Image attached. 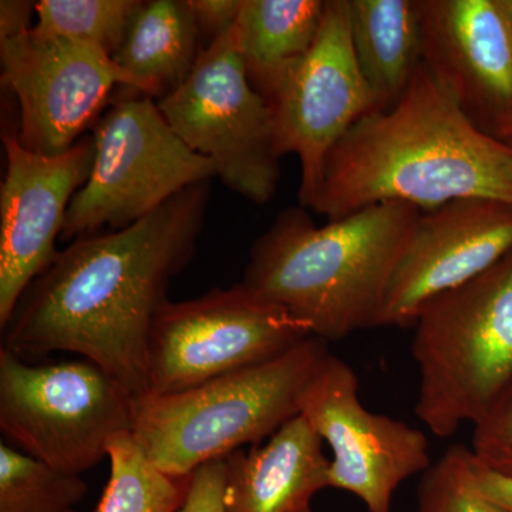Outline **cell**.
I'll return each instance as SVG.
<instances>
[{"instance_id":"7c38bea8","label":"cell","mask_w":512,"mask_h":512,"mask_svg":"<svg viewBox=\"0 0 512 512\" xmlns=\"http://www.w3.org/2000/svg\"><path fill=\"white\" fill-rule=\"evenodd\" d=\"M279 156L301 163L299 202L311 208L326 160L353 124L377 110L357 66L348 0H326L318 37L268 99Z\"/></svg>"},{"instance_id":"2e32d148","label":"cell","mask_w":512,"mask_h":512,"mask_svg":"<svg viewBox=\"0 0 512 512\" xmlns=\"http://www.w3.org/2000/svg\"><path fill=\"white\" fill-rule=\"evenodd\" d=\"M227 461V512H298L328 488L323 440L302 414L264 446L235 451Z\"/></svg>"},{"instance_id":"d4e9b609","label":"cell","mask_w":512,"mask_h":512,"mask_svg":"<svg viewBox=\"0 0 512 512\" xmlns=\"http://www.w3.org/2000/svg\"><path fill=\"white\" fill-rule=\"evenodd\" d=\"M227 461H210L191 474L190 488L178 512H227Z\"/></svg>"},{"instance_id":"8992f818","label":"cell","mask_w":512,"mask_h":512,"mask_svg":"<svg viewBox=\"0 0 512 512\" xmlns=\"http://www.w3.org/2000/svg\"><path fill=\"white\" fill-rule=\"evenodd\" d=\"M89 180L70 202L60 238L136 224L192 185L217 177L214 164L174 133L157 101L131 90L93 126Z\"/></svg>"},{"instance_id":"52a82bcc","label":"cell","mask_w":512,"mask_h":512,"mask_svg":"<svg viewBox=\"0 0 512 512\" xmlns=\"http://www.w3.org/2000/svg\"><path fill=\"white\" fill-rule=\"evenodd\" d=\"M134 396L89 360L32 365L0 349V431L13 447L63 473L109 457L131 433Z\"/></svg>"},{"instance_id":"f1b7e54d","label":"cell","mask_w":512,"mask_h":512,"mask_svg":"<svg viewBox=\"0 0 512 512\" xmlns=\"http://www.w3.org/2000/svg\"><path fill=\"white\" fill-rule=\"evenodd\" d=\"M498 2H500L501 9L504 10L512 28V0H498Z\"/></svg>"},{"instance_id":"f546056e","label":"cell","mask_w":512,"mask_h":512,"mask_svg":"<svg viewBox=\"0 0 512 512\" xmlns=\"http://www.w3.org/2000/svg\"><path fill=\"white\" fill-rule=\"evenodd\" d=\"M298 512H315V511L312 510V507H309V508H305V510H301Z\"/></svg>"},{"instance_id":"cb8c5ba5","label":"cell","mask_w":512,"mask_h":512,"mask_svg":"<svg viewBox=\"0 0 512 512\" xmlns=\"http://www.w3.org/2000/svg\"><path fill=\"white\" fill-rule=\"evenodd\" d=\"M471 451L485 467L512 477V387L474 424Z\"/></svg>"},{"instance_id":"4316f807","label":"cell","mask_w":512,"mask_h":512,"mask_svg":"<svg viewBox=\"0 0 512 512\" xmlns=\"http://www.w3.org/2000/svg\"><path fill=\"white\" fill-rule=\"evenodd\" d=\"M476 477L481 493L501 510L512 512V477L485 467L476 458Z\"/></svg>"},{"instance_id":"7a4b0ae2","label":"cell","mask_w":512,"mask_h":512,"mask_svg":"<svg viewBox=\"0 0 512 512\" xmlns=\"http://www.w3.org/2000/svg\"><path fill=\"white\" fill-rule=\"evenodd\" d=\"M463 198L512 205V146L474 126L423 60L402 99L336 144L311 208L338 221L386 202L430 211Z\"/></svg>"},{"instance_id":"e0dca14e","label":"cell","mask_w":512,"mask_h":512,"mask_svg":"<svg viewBox=\"0 0 512 512\" xmlns=\"http://www.w3.org/2000/svg\"><path fill=\"white\" fill-rule=\"evenodd\" d=\"M348 13L357 66L377 110L390 109L423 63L420 0H348Z\"/></svg>"},{"instance_id":"6da1fadb","label":"cell","mask_w":512,"mask_h":512,"mask_svg":"<svg viewBox=\"0 0 512 512\" xmlns=\"http://www.w3.org/2000/svg\"><path fill=\"white\" fill-rule=\"evenodd\" d=\"M210 183L181 191L153 214L60 251L3 329L2 348L20 359L82 356L134 397L148 393V346L171 279L197 249Z\"/></svg>"},{"instance_id":"d6986e66","label":"cell","mask_w":512,"mask_h":512,"mask_svg":"<svg viewBox=\"0 0 512 512\" xmlns=\"http://www.w3.org/2000/svg\"><path fill=\"white\" fill-rule=\"evenodd\" d=\"M326 0H242L235 35L249 80L266 100L318 37Z\"/></svg>"},{"instance_id":"7402d4cb","label":"cell","mask_w":512,"mask_h":512,"mask_svg":"<svg viewBox=\"0 0 512 512\" xmlns=\"http://www.w3.org/2000/svg\"><path fill=\"white\" fill-rule=\"evenodd\" d=\"M141 5L140 0H40L32 30L92 43L113 57Z\"/></svg>"},{"instance_id":"277c9868","label":"cell","mask_w":512,"mask_h":512,"mask_svg":"<svg viewBox=\"0 0 512 512\" xmlns=\"http://www.w3.org/2000/svg\"><path fill=\"white\" fill-rule=\"evenodd\" d=\"M328 353V342L311 336L276 359L184 392L134 397L131 434L158 470L191 476L299 416L302 394Z\"/></svg>"},{"instance_id":"ba28073f","label":"cell","mask_w":512,"mask_h":512,"mask_svg":"<svg viewBox=\"0 0 512 512\" xmlns=\"http://www.w3.org/2000/svg\"><path fill=\"white\" fill-rule=\"evenodd\" d=\"M181 140L229 190L258 205L278 190L281 156L268 100L252 86L234 29L202 49L188 79L157 100Z\"/></svg>"},{"instance_id":"ffe728a7","label":"cell","mask_w":512,"mask_h":512,"mask_svg":"<svg viewBox=\"0 0 512 512\" xmlns=\"http://www.w3.org/2000/svg\"><path fill=\"white\" fill-rule=\"evenodd\" d=\"M110 478L96 512H178L191 476L174 477L158 470L131 433L109 444Z\"/></svg>"},{"instance_id":"ac0fdd59","label":"cell","mask_w":512,"mask_h":512,"mask_svg":"<svg viewBox=\"0 0 512 512\" xmlns=\"http://www.w3.org/2000/svg\"><path fill=\"white\" fill-rule=\"evenodd\" d=\"M200 29L188 0H151L140 6L114 62L154 100L188 79L202 49Z\"/></svg>"},{"instance_id":"5b68a950","label":"cell","mask_w":512,"mask_h":512,"mask_svg":"<svg viewBox=\"0 0 512 512\" xmlns=\"http://www.w3.org/2000/svg\"><path fill=\"white\" fill-rule=\"evenodd\" d=\"M416 414L437 437L477 424L512 387V251L414 323Z\"/></svg>"},{"instance_id":"44dd1931","label":"cell","mask_w":512,"mask_h":512,"mask_svg":"<svg viewBox=\"0 0 512 512\" xmlns=\"http://www.w3.org/2000/svg\"><path fill=\"white\" fill-rule=\"evenodd\" d=\"M87 491L82 477L0 443V512H74Z\"/></svg>"},{"instance_id":"9c48e42d","label":"cell","mask_w":512,"mask_h":512,"mask_svg":"<svg viewBox=\"0 0 512 512\" xmlns=\"http://www.w3.org/2000/svg\"><path fill=\"white\" fill-rule=\"evenodd\" d=\"M308 325L247 286L165 303L148 346V393L184 392L284 355L311 338Z\"/></svg>"},{"instance_id":"30bf717a","label":"cell","mask_w":512,"mask_h":512,"mask_svg":"<svg viewBox=\"0 0 512 512\" xmlns=\"http://www.w3.org/2000/svg\"><path fill=\"white\" fill-rule=\"evenodd\" d=\"M301 414L332 450L328 488L355 495L367 512H392L400 485L433 464L426 434L369 412L355 370L332 353L309 380Z\"/></svg>"},{"instance_id":"9a60e30c","label":"cell","mask_w":512,"mask_h":512,"mask_svg":"<svg viewBox=\"0 0 512 512\" xmlns=\"http://www.w3.org/2000/svg\"><path fill=\"white\" fill-rule=\"evenodd\" d=\"M423 60L468 120L512 144V28L498 0H420Z\"/></svg>"},{"instance_id":"4fadbf2b","label":"cell","mask_w":512,"mask_h":512,"mask_svg":"<svg viewBox=\"0 0 512 512\" xmlns=\"http://www.w3.org/2000/svg\"><path fill=\"white\" fill-rule=\"evenodd\" d=\"M6 174L0 187V328L29 285L55 261L67 210L89 180L93 136L56 156L33 153L9 127L2 131Z\"/></svg>"},{"instance_id":"5bb4252c","label":"cell","mask_w":512,"mask_h":512,"mask_svg":"<svg viewBox=\"0 0 512 512\" xmlns=\"http://www.w3.org/2000/svg\"><path fill=\"white\" fill-rule=\"evenodd\" d=\"M510 251V204L463 198L421 212L394 269L377 328L414 326L430 302L484 274Z\"/></svg>"},{"instance_id":"484cf974","label":"cell","mask_w":512,"mask_h":512,"mask_svg":"<svg viewBox=\"0 0 512 512\" xmlns=\"http://www.w3.org/2000/svg\"><path fill=\"white\" fill-rule=\"evenodd\" d=\"M201 35L214 42L234 29L242 0H188ZM210 42V43H211Z\"/></svg>"},{"instance_id":"83f0119b","label":"cell","mask_w":512,"mask_h":512,"mask_svg":"<svg viewBox=\"0 0 512 512\" xmlns=\"http://www.w3.org/2000/svg\"><path fill=\"white\" fill-rule=\"evenodd\" d=\"M36 2L28 0H2L0 2V40L29 32Z\"/></svg>"},{"instance_id":"603a6c76","label":"cell","mask_w":512,"mask_h":512,"mask_svg":"<svg viewBox=\"0 0 512 512\" xmlns=\"http://www.w3.org/2000/svg\"><path fill=\"white\" fill-rule=\"evenodd\" d=\"M417 512L505 511L481 493L471 448L456 444L424 471L417 491Z\"/></svg>"},{"instance_id":"3957f363","label":"cell","mask_w":512,"mask_h":512,"mask_svg":"<svg viewBox=\"0 0 512 512\" xmlns=\"http://www.w3.org/2000/svg\"><path fill=\"white\" fill-rule=\"evenodd\" d=\"M421 212L386 202L318 227L305 208H286L256 239L241 284L325 342L377 328Z\"/></svg>"},{"instance_id":"4dcf8cb0","label":"cell","mask_w":512,"mask_h":512,"mask_svg":"<svg viewBox=\"0 0 512 512\" xmlns=\"http://www.w3.org/2000/svg\"><path fill=\"white\" fill-rule=\"evenodd\" d=\"M511 146H512V144H511Z\"/></svg>"},{"instance_id":"8fae6325","label":"cell","mask_w":512,"mask_h":512,"mask_svg":"<svg viewBox=\"0 0 512 512\" xmlns=\"http://www.w3.org/2000/svg\"><path fill=\"white\" fill-rule=\"evenodd\" d=\"M2 86L16 97L23 147L56 156L72 148L109 103L114 87L137 90L133 77L92 43L33 32L0 40Z\"/></svg>"}]
</instances>
